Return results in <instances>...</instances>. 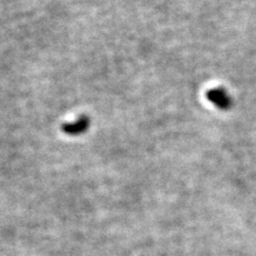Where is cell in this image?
<instances>
[{"label":"cell","instance_id":"7a4b0ae2","mask_svg":"<svg viewBox=\"0 0 256 256\" xmlns=\"http://www.w3.org/2000/svg\"><path fill=\"white\" fill-rule=\"evenodd\" d=\"M206 96L211 104H214L220 110H229L230 106H232V100H230L229 95L220 88L211 89L206 92Z\"/></svg>","mask_w":256,"mask_h":256},{"label":"cell","instance_id":"6da1fadb","mask_svg":"<svg viewBox=\"0 0 256 256\" xmlns=\"http://www.w3.org/2000/svg\"><path fill=\"white\" fill-rule=\"evenodd\" d=\"M89 126H90V119H89L87 115H81L78 120L64 124L62 126V130L63 133L68 134V136H78L87 132Z\"/></svg>","mask_w":256,"mask_h":256}]
</instances>
